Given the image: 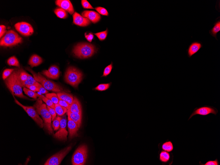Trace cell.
I'll return each instance as SVG.
<instances>
[{
    "mask_svg": "<svg viewBox=\"0 0 220 165\" xmlns=\"http://www.w3.org/2000/svg\"><path fill=\"white\" fill-rule=\"evenodd\" d=\"M20 70V69H15L11 75L5 80V82L13 95L27 99L28 98L23 92V87L19 77Z\"/></svg>",
    "mask_w": 220,
    "mask_h": 165,
    "instance_id": "obj_1",
    "label": "cell"
},
{
    "mask_svg": "<svg viewBox=\"0 0 220 165\" xmlns=\"http://www.w3.org/2000/svg\"><path fill=\"white\" fill-rule=\"evenodd\" d=\"M34 107L39 115L42 118L44 127L50 135L53 134L51 115L47 108L46 104H43L41 99H38L34 105Z\"/></svg>",
    "mask_w": 220,
    "mask_h": 165,
    "instance_id": "obj_2",
    "label": "cell"
},
{
    "mask_svg": "<svg viewBox=\"0 0 220 165\" xmlns=\"http://www.w3.org/2000/svg\"><path fill=\"white\" fill-rule=\"evenodd\" d=\"M26 69L32 73L36 81L40 83L47 90L55 92H60L63 90L62 87L51 81L47 79L40 73H36L29 67L26 68Z\"/></svg>",
    "mask_w": 220,
    "mask_h": 165,
    "instance_id": "obj_3",
    "label": "cell"
},
{
    "mask_svg": "<svg viewBox=\"0 0 220 165\" xmlns=\"http://www.w3.org/2000/svg\"><path fill=\"white\" fill-rule=\"evenodd\" d=\"M73 53L79 58L83 59L91 57L96 52L94 45L88 43H81L77 45L73 49Z\"/></svg>",
    "mask_w": 220,
    "mask_h": 165,
    "instance_id": "obj_4",
    "label": "cell"
},
{
    "mask_svg": "<svg viewBox=\"0 0 220 165\" xmlns=\"http://www.w3.org/2000/svg\"><path fill=\"white\" fill-rule=\"evenodd\" d=\"M82 76V73L79 70L75 67H70L65 73V80L69 85L76 87L81 82Z\"/></svg>",
    "mask_w": 220,
    "mask_h": 165,
    "instance_id": "obj_5",
    "label": "cell"
},
{
    "mask_svg": "<svg viewBox=\"0 0 220 165\" xmlns=\"http://www.w3.org/2000/svg\"><path fill=\"white\" fill-rule=\"evenodd\" d=\"M22 39L15 31L10 30L6 33L0 42L1 46L11 47L21 43L22 42Z\"/></svg>",
    "mask_w": 220,
    "mask_h": 165,
    "instance_id": "obj_6",
    "label": "cell"
},
{
    "mask_svg": "<svg viewBox=\"0 0 220 165\" xmlns=\"http://www.w3.org/2000/svg\"><path fill=\"white\" fill-rule=\"evenodd\" d=\"M88 148L83 145L79 146L73 154L72 159L73 165H83L86 163L87 157Z\"/></svg>",
    "mask_w": 220,
    "mask_h": 165,
    "instance_id": "obj_7",
    "label": "cell"
},
{
    "mask_svg": "<svg viewBox=\"0 0 220 165\" xmlns=\"http://www.w3.org/2000/svg\"><path fill=\"white\" fill-rule=\"evenodd\" d=\"M13 97L14 98L15 102L17 104L19 105V106L22 107L29 116L33 119L41 128H43L44 127L43 121L40 117L39 114H38L36 108L33 107L24 106V105L20 103L17 100L14 95Z\"/></svg>",
    "mask_w": 220,
    "mask_h": 165,
    "instance_id": "obj_8",
    "label": "cell"
},
{
    "mask_svg": "<svg viewBox=\"0 0 220 165\" xmlns=\"http://www.w3.org/2000/svg\"><path fill=\"white\" fill-rule=\"evenodd\" d=\"M72 149V146H69L60 151L56 154L52 156L49 158L44 165H59L61 163V161L64 157L70 152Z\"/></svg>",
    "mask_w": 220,
    "mask_h": 165,
    "instance_id": "obj_9",
    "label": "cell"
},
{
    "mask_svg": "<svg viewBox=\"0 0 220 165\" xmlns=\"http://www.w3.org/2000/svg\"><path fill=\"white\" fill-rule=\"evenodd\" d=\"M218 112V111L217 109L212 106H205L196 107L194 109L193 113L191 115L188 120L195 115H198L206 116L209 114H212L216 115Z\"/></svg>",
    "mask_w": 220,
    "mask_h": 165,
    "instance_id": "obj_10",
    "label": "cell"
},
{
    "mask_svg": "<svg viewBox=\"0 0 220 165\" xmlns=\"http://www.w3.org/2000/svg\"><path fill=\"white\" fill-rule=\"evenodd\" d=\"M15 27L16 30L24 36H30L34 33V30L32 26L26 22L17 23L15 24Z\"/></svg>",
    "mask_w": 220,
    "mask_h": 165,
    "instance_id": "obj_11",
    "label": "cell"
},
{
    "mask_svg": "<svg viewBox=\"0 0 220 165\" xmlns=\"http://www.w3.org/2000/svg\"><path fill=\"white\" fill-rule=\"evenodd\" d=\"M67 120L65 118H61L60 127L59 130L54 135V138L62 141H66L68 132L66 130Z\"/></svg>",
    "mask_w": 220,
    "mask_h": 165,
    "instance_id": "obj_12",
    "label": "cell"
},
{
    "mask_svg": "<svg viewBox=\"0 0 220 165\" xmlns=\"http://www.w3.org/2000/svg\"><path fill=\"white\" fill-rule=\"evenodd\" d=\"M203 47V44L200 41H195L192 42L187 50L188 57L190 58L192 56L197 53Z\"/></svg>",
    "mask_w": 220,
    "mask_h": 165,
    "instance_id": "obj_13",
    "label": "cell"
},
{
    "mask_svg": "<svg viewBox=\"0 0 220 165\" xmlns=\"http://www.w3.org/2000/svg\"><path fill=\"white\" fill-rule=\"evenodd\" d=\"M42 73L48 78L57 79L59 78L60 72L57 66L53 65L50 67L48 70H44Z\"/></svg>",
    "mask_w": 220,
    "mask_h": 165,
    "instance_id": "obj_14",
    "label": "cell"
},
{
    "mask_svg": "<svg viewBox=\"0 0 220 165\" xmlns=\"http://www.w3.org/2000/svg\"><path fill=\"white\" fill-rule=\"evenodd\" d=\"M73 23L81 26H86L90 23V21L86 17L80 15L78 13L75 12L73 15Z\"/></svg>",
    "mask_w": 220,
    "mask_h": 165,
    "instance_id": "obj_15",
    "label": "cell"
},
{
    "mask_svg": "<svg viewBox=\"0 0 220 165\" xmlns=\"http://www.w3.org/2000/svg\"><path fill=\"white\" fill-rule=\"evenodd\" d=\"M56 5L61 8L72 15L74 12V10L70 1L69 0H57L55 2Z\"/></svg>",
    "mask_w": 220,
    "mask_h": 165,
    "instance_id": "obj_16",
    "label": "cell"
},
{
    "mask_svg": "<svg viewBox=\"0 0 220 165\" xmlns=\"http://www.w3.org/2000/svg\"><path fill=\"white\" fill-rule=\"evenodd\" d=\"M68 127L69 133V137L72 139L78 136V131L79 128L77 125L72 119L68 117Z\"/></svg>",
    "mask_w": 220,
    "mask_h": 165,
    "instance_id": "obj_17",
    "label": "cell"
},
{
    "mask_svg": "<svg viewBox=\"0 0 220 165\" xmlns=\"http://www.w3.org/2000/svg\"><path fill=\"white\" fill-rule=\"evenodd\" d=\"M82 15L94 23H98L101 19L99 14L94 11H85L82 13Z\"/></svg>",
    "mask_w": 220,
    "mask_h": 165,
    "instance_id": "obj_18",
    "label": "cell"
},
{
    "mask_svg": "<svg viewBox=\"0 0 220 165\" xmlns=\"http://www.w3.org/2000/svg\"><path fill=\"white\" fill-rule=\"evenodd\" d=\"M74 100L72 104L70 105L69 109L68 110L73 113L82 114V108L81 103L77 98L75 97H74Z\"/></svg>",
    "mask_w": 220,
    "mask_h": 165,
    "instance_id": "obj_19",
    "label": "cell"
},
{
    "mask_svg": "<svg viewBox=\"0 0 220 165\" xmlns=\"http://www.w3.org/2000/svg\"><path fill=\"white\" fill-rule=\"evenodd\" d=\"M220 31V17L216 19V21L214 24V26L209 31V34L211 36L215 37L216 39L218 40L217 38L218 33Z\"/></svg>",
    "mask_w": 220,
    "mask_h": 165,
    "instance_id": "obj_20",
    "label": "cell"
},
{
    "mask_svg": "<svg viewBox=\"0 0 220 165\" xmlns=\"http://www.w3.org/2000/svg\"><path fill=\"white\" fill-rule=\"evenodd\" d=\"M68 117L76 123L79 128L82 125V114H77L73 113L69 110L67 112Z\"/></svg>",
    "mask_w": 220,
    "mask_h": 165,
    "instance_id": "obj_21",
    "label": "cell"
},
{
    "mask_svg": "<svg viewBox=\"0 0 220 165\" xmlns=\"http://www.w3.org/2000/svg\"><path fill=\"white\" fill-rule=\"evenodd\" d=\"M43 59L36 54L33 55L30 58L29 62V64L31 67H35L40 65L43 62Z\"/></svg>",
    "mask_w": 220,
    "mask_h": 165,
    "instance_id": "obj_22",
    "label": "cell"
},
{
    "mask_svg": "<svg viewBox=\"0 0 220 165\" xmlns=\"http://www.w3.org/2000/svg\"><path fill=\"white\" fill-rule=\"evenodd\" d=\"M57 95L59 100L64 101L70 105L72 104L74 100V97L72 95L64 92H58Z\"/></svg>",
    "mask_w": 220,
    "mask_h": 165,
    "instance_id": "obj_23",
    "label": "cell"
},
{
    "mask_svg": "<svg viewBox=\"0 0 220 165\" xmlns=\"http://www.w3.org/2000/svg\"><path fill=\"white\" fill-rule=\"evenodd\" d=\"M171 159L170 154L165 151H162L159 154V160L162 163H168Z\"/></svg>",
    "mask_w": 220,
    "mask_h": 165,
    "instance_id": "obj_24",
    "label": "cell"
},
{
    "mask_svg": "<svg viewBox=\"0 0 220 165\" xmlns=\"http://www.w3.org/2000/svg\"><path fill=\"white\" fill-rule=\"evenodd\" d=\"M54 109L58 116L63 115L68 110L67 108L62 106L58 104H54Z\"/></svg>",
    "mask_w": 220,
    "mask_h": 165,
    "instance_id": "obj_25",
    "label": "cell"
},
{
    "mask_svg": "<svg viewBox=\"0 0 220 165\" xmlns=\"http://www.w3.org/2000/svg\"><path fill=\"white\" fill-rule=\"evenodd\" d=\"M54 13L57 17L61 19H66L68 17L67 12L61 8H58L54 10Z\"/></svg>",
    "mask_w": 220,
    "mask_h": 165,
    "instance_id": "obj_26",
    "label": "cell"
},
{
    "mask_svg": "<svg viewBox=\"0 0 220 165\" xmlns=\"http://www.w3.org/2000/svg\"><path fill=\"white\" fill-rule=\"evenodd\" d=\"M162 148L165 151L168 152H172L174 149L173 144L172 142L167 141L163 144Z\"/></svg>",
    "mask_w": 220,
    "mask_h": 165,
    "instance_id": "obj_27",
    "label": "cell"
},
{
    "mask_svg": "<svg viewBox=\"0 0 220 165\" xmlns=\"http://www.w3.org/2000/svg\"><path fill=\"white\" fill-rule=\"evenodd\" d=\"M37 82L33 77L30 75L28 74V77L27 80L22 84L23 87H26L27 86H32L36 85Z\"/></svg>",
    "mask_w": 220,
    "mask_h": 165,
    "instance_id": "obj_28",
    "label": "cell"
},
{
    "mask_svg": "<svg viewBox=\"0 0 220 165\" xmlns=\"http://www.w3.org/2000/svg\"><path fill=\"white\" fill-rule=\"evenodd\" d=\"M40 93L39 94L37 93L38 96V97H39V98L45 102V103L47 105V106L52 108H54V104L50 99H48L47 97L42 95Z\"/></svg>",
    "mask_w": 220,
    "mask_h": 165,
    "instance_id": "obj_29",
    "label": "cell"
},
{
    "mask_svg": "<svg viewBox=\"0 0 220 165\" xmlns=\"http://www.w3.org/2000/svg\"><path fill=\"white\" fill-rule=\"evenodd\" d=\"M46 97L50 99L54 104L58 103L59 99L57 94L55 93H48L46 94Z\"/></svg>",
    "mask_w": 220,
    "mask_h": 165,
    "instance_id": "obj_30",
    "label": "cell"
},
{
    "mask_svg": "<svg viewBox=\"0 0 220 165\" xmlns=\"http://www.w3.org/2000/svg\"><path fill=\"white\" fill-rule=\"evenodd\" d=\"M9 65L15 66L20 68V63L18 60L14 56L10 58L7 61Z\"/></svg>",
    "mask_w": 220,
    "mask_h": 165,
    "instance_id": "obj_31",
    "label": "cell"
},
{
    "mask_svg": "<svg viewBox=\"0 0 220 165\" xmlns=\"http://www.w3.org/2000/svg\"><path fill=\"white\" fill-rule=\"evenodd\" d=\"M23 91L24 93L28 96L34 99H37V98L38 97L37 93H35L34 91L25 87H24Z\"/></svg>",
    "mask_w": 220,
    "mask_h": 165,
    "instance_id": "obj_32",
    "label": "cell"
},
{
    "mask_svg": "<svg viewBox=\"0 0 220 165\" xmlns=\"http://www.w3.org/2000/svg\"><path fill=\"white\" fill-rule=\"evenodd\" d=\"M111 84V82L108 83L101 84L95 87V89L100 91H106L110 88Z\"/></svg>",
    "mask_w": 220,
    "mask_h": 165,
    "instance_id": "obj_33",
    "label": "cell"
},
{
    "mask_svg": "<svg viewBox=\"0 0 220 165\" xmlns=\"http://www.w3.org/2000/svg\"><path fill=\"white\" fill-rule=\"evenodd\" d=\"M108 33V29H107L105 31L94 34L98 38L100 41H103L106 39Z\"/></svg>",
    "mask_w": 220,
    "mask_h": 165,
    "instance_id": "obj_34",
    "label": "cell"
},
{
    "mask_svg": "<svg viewBox=\"0 0 220 165\" xmlns=\"http://www.w3.org/2000/svg\"><path fill=\"white\" fill-rule=\"evenodd\" d=\"M61 118L59 117H56L52 122V126L54 131H57L60 127Z\"/></svg>",
    "mask_w": 220,
    "mask_h": 165,
    "instance_id": "obj_35",
    "label": "cell"
},
{
    "mask_svg": "<svg viewBox=\"0 0 220 165\" xmlns=\"http://www.w3.org/2000/svg\"><path fill=\"white\" fill-rule=\"evenodd\" d=\"M28 73L24 71V70L20 69L19 77L21 82L22 84L24 82H25L27 80L28 77Z\"/></svg>",
    "mask_w": 220,
    "mask_h": 165,
    "instance_id": "obj_36",
    "label": "cell"
},
{
    "mask_svg": "<svg viewBox=\"0 0 220 165\" xmlns=\"http://www.w3.org/2000/svg\"><path fill=\"white\" fill-rule=\"evenodd\" d=\"M113 68V63L111 62L110 64L104 68L103 74L102 77H106L110 74Z\"/></svg>",
    "mask_w": 220,
    "mask_h": 165,
    "instance_id": "obj_37",
    "label": "cell"
},
{
    "mask_svg": "<svg viewBox=\"0 0 220 165\" xmlns=\"http://www.w3.org/2000/svg\"><path fill=\"white\" fill-rule=\"evenodd\" d=\"M95 9L101 15L105 16L109 15V13L106 8L101 7H98Z\"/></svg>",
    "mask_w": 220,
    "mask_h": 165,
    "instance_id": "obj_38",
    "label": "cell"
},
{
    "mask_svg": "<svg viewBox=\"0 0 220 165\" xmlns=\"http://www.w3.org/2000/svg\"><path fill=\"white\" fill-rule=\"evenodd\" d=\"M15 69H6L4 70L2 74V79L3 80H5L7 78L11 75L12 73Z\"/></svg>",
    "mask_w": 220,
    "mask_h": 165,
    "instance_id": "obj_39",
    "label": "cell"
},
{
    "mask_svg": "<svg viewBox=\"0 0 220 165\" xmlns=\"http://www.w3.org/2000/svg\"><path fill=\"white\" fill-rule=\"evenodd\" d=\"M35 85L38 87L39 93L42 94H47L48 93L47 90L38 82H37Z\"/></svg>",
    "mask_w": 220,
    "mask_h": 165,
    "instance_id": "obj_40",
    "label": "cell"
},
{
    "mask_svg": "<svg viewBox=\"0 0 220 165\" xmlns=\"http://www.w3.org/2000/svg\"><path fill=\"white\" fill-rule=\"evenodd\" d=\"M47 108L49 111L51 117V120L53 121L57 117V113L54 108H52L50 107L47 106Z\"/></svg>",
    "mask_w": 220,
    "mask_h": 165,
    "instance_id": "obj_41",
    "label": "cell"
},
{
    "mask_svg": "<svg viewBox=\"0 0 220 165\" xmlns=\"http://www.w3.org/2000/svg\"><path fill=\"white\" fill-rule=\"evenodd\" d=\"M82 3L83 8L85 9H94L92 6L90 5L89 2L86 0H82Z\"/></svg>",
    "mask_w": 220,
    "mask_h": 165,
    "instance_id": "obj_42",
    "label": "cell"
},
{
    "mask_svg": "<svg viewBox=\"0 0 220 165\" xmlns=\"http://www.w3.org/2000/svg\"><path fill=\"white\" fill-rule=\"evenodd\" d=\"M200 165H219V164L218 160L217 159H216L214 160L208 161L204 164L202 163L201 161H200Z\"/></svg>",
    "mask_w": 220,
    "mask_h": 165,
    "instance_id": "obj_43",
    "label": "cell"
},
{
    "mask_svg": "<svg viewBox=\"0 0 220 165\" xmlns=\"http://www.w3.org/2000/svg\"><path fill=\"white\" fill-rule=\"evenodd\" d=\"M58 104L62 106L67 108L68 110L69 109L70 104L64 100H59Z\"/></svg>",
    "mask_w": 220,
    "mask_h": 165,
    "instance_id": "obj_44",
    "label": "cell"
},
{
    "mask_svg": "<svg viewBox=\"0 0 220 165\" xmlns=\"http://www.w3.org/2000/svg\"><path fill=\"white\" fill-rule=\"evenodd\" d=\"M6 27L4 25H1L0 26V38H2V37L6 33Z\"/></svg>",
    "mask_w": 220,
    "mask_h": 165,
    "instance_id": "obj_45",
    "label": "cell"
},
{
    "mask_svg": "<svg viewBox=\"0 0 220 165\" xmlns=\"http://www.w3.org/2000/svg\"><path fill=\"white\" fill-rule=\"evenodd\" d=\"M85 37L87 41L89 42H91L92 40L94 38V35L92 33H89L88 34H87L86 33L85 34Z\"/></svg>",
    "mask_w": 220,
    "mask_h": 165,
    "instance_id": "obj_46",
    "label": "cell"
},
{
    "mask_svg": "<svg viewBox=\"0 0 220 165\" xmlns=\"http://www.w3.org/2000/svg\"><path fill=\"white\" fill-rule=\"evenodd\" d=\"M26 87L34 92H36V91L39 92V89H38V87L35 85L27 86H26Z\"/></svg>",
    "mask_w": 220,
    "mask_h": 165,
    "instance_id": "obj_47",
    "label": "cell"
}]
</instances>
